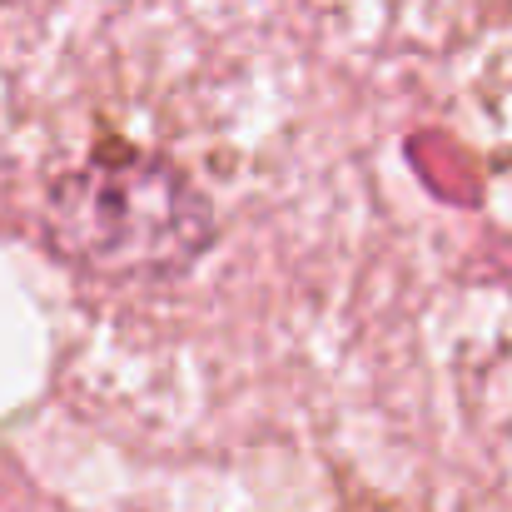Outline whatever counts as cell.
<instances>
[{"label":"cell","mask_w":512,"mask_h":512,"mask_svg":"<svg viewBox=\"0 0 512 512\" xmlns=\"http://www.w3.org/2000/svg\"><path fill=\"white\" fill-rule=\"evenodd\" d=\"M50 244L105 279H174L214 244V209L174 160L100 140L45 194Z\"/></svg>","instance_id":"1"}]
</instances>
